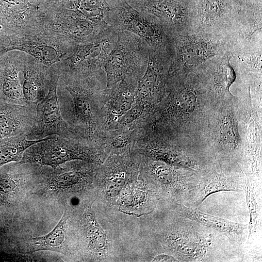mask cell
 <instances>
[{"instance_id":"1","label":"cell","mask_w":262,"mask_h":262,"mask_svg":"<svg viewBox=\"0 0 262 262\" xmlns=\"http://www.w3.org/2000/svg\"><path fill=\"white\" fill-rule=\"evenodd\" d=\"M216 104L202 77L192 72L168 77L164 95L156 107L152 125L175 143L205 153L203 141Z\"/></svg>"},{"instance_id":"2","label":"cell","mask_w":262,"mask_h":262,"mask_svg":"<svg viewBox=\"0 0 262 262\" xmlns=\"http://www.w3.org/2000/svg\"><path fill=\"white\" fill-rule=\"evenodd\" d=\"M61 77L57 93L63 119L81 141L103 147L102 97L107 85L104 71L84 78Z\"/></svg>"},{"instance_id":"3","label":"cell","mask_w":262,"mask_h":262,"mask_svg":"<svg viewBox=\"0 0 262 262\" xmlns=\"http://www.w3.org/2000/svg\"><path fill=\"white\" fill-rule=\"evenodd\" d=\"M203 147L213 162L240 164L244 146L238 96L216 105L204 136Z\"/></svg>"},{"instance_id":"4","label":"cell","mask_w":262,"mask_h":262,"mask_svg":"<svg viewBox=\"0 0 262 262\" xmlns=\"http://www.w3.org/2000/svg\"><path fill=\"white\" fill-rule=\"evenodd\" d=\"M106 0L109 9L103 20L108 25L135 34L153 50L174 56L172 36L156 17L136 10L125 0Z\"/></svg>"},{"instance_id":"5","label":"cell","mask_w":262,"mask_h":262,"mask_svg":"<svg viewBox=\"0 0 262 262\" xmlns=\"http://www.w3.org/2000/svg\"><path fill=\"white\" fill-rule=\"evenodd\" d=\"M108 156L102 147L90 146L77 139L52 135L28 148L20 161L16 163L56 168L74 161L101 164Z\"/></svg>"},{"instance_id":"6","label":"cell","mask_w":262,"mask_h":262,"mask_svg":"<svg viewBox=\"0 0 262 262\" xmlns=\"http://www.w3.org/2000/svg\"><path fill=\"white\" fill-rule=\"evenodd\" d=\"M174 55L168 77L181 78L229 49L226 37L202 33H174Z\"/></svg>"},{"instance_id":"7","label":"cell","mask_w":262,"mask_h":262,"mask_svg":"<svg viewBox=\"0 0 262 262\" xmlns=\"http://www.w3.org/2000/svg\"><path fill=\"white\" fill-rule=\"evenodd\" d=\"M134 131L132 150L143 157L197 172L209 163L204 155L175 143L156 130L152 124Z\"/></svg>"},{"instance_id":"8","label":"cell","mask_w":262,"mask_h":262,"mask_svg":"<svg viewBox=\"0 0 262 262\" xmlns=\"http://www.w3.org/2000/svg\"><path fill=\"white\" fill-rule=\"evenodd\" d=\"M150 48L141 38L126 31L118 32V38L103 66L106 88L126 79L139 81L148 62Z\"/></svg>"},{"instance_id":"9","label":"cell","mask_w":262,"mask_h":262,"mask_svg":"<svg viewBox=\"0 0 262 262\" xmlns=\"http://www.w3.org/2000/svg\"><path fill=\"white\" fill-rule=\"evenodd\" d=\"M249 0H191L192 33L213 34L227 38Z\"/></svg>"},{"instance_id":"10","label":"cell","mask_w":262,"mask_h":262,"mask_svg":"<svg viewBox=\"0 0 262 262\" xmlns=\"http://www.w3.org/2000/svg\"><path fill=\"white\" fill-rule=\"evenodd\" d=\"M185 221L169 239L170 246L181 261H214L213 255L224 235L186 217Z\"/></svg>"},{"instance_id":"11","label":"cell","mask_w":262,"mask_h":262,"mask_svg":"<svg viewBox=\"0 0 262 262\" xmlns=\"http://www.w3.org/2000/svg\"><path fill=\"white\" fill-rule=\"evenodd\" d=\"M118 32L109 25L95 39L78 48L62 75L77 78L93 76L103 70V66L115 46Z\"/></svg>"},{"instance_id":"12","label":"cell","mask_w":262,"mask_h":262,"mask_svg":"<svg viewBox=\"0 0 262 262\" xmlns=\"http://www.w3.org/2000/svg\"><path fill=\"white\" fill-rule=\"evenodd\" d=\"M243 172L238 164L212 162L198 172L191 196L197 207L209 196L220 191H242Z\"/></svg>"},{"instance_id":"13","label":"cell","mask_w":262,"mask_h":262,"mask_svg":"<svg viewBox=\"0 0 262 262\" xmlns=\"http://www.w3.org/2000/svg\"><path fill=\"white\" fill-rule=\"evenodd\" d=\"M59 78L57 72L51 71L48 93L36 105L35 121L31 130L26 135L28 140H41L49 136L59 135L81 141L70 130L62 116L57 93Z\"/></svg>"},{"instance_id":"14","label":"cell","mask_w":262,"mask_h":262,"mask_svg":"<svg viewBox=\"0 0 262 262\" xmlns=\"http://www.w3.org/2000/svg\"><path fill=\"white\" fill-rule=\"evenodd\" d=\"M173 58L150 49L146 70L137 84L134 102L155 112L164 95Z\"/></svg>"},{"instance_id":"15","label":"cell","mask_w":262,"mask_h":262,"mask_svg":"<svg viewBox=\"0 0 262 262\" xmlns=\"http://www.w3.org/2000/svg\"><path fill=\"white\" fill-rule=\"evenodd\" d=\"M136 10L156 17L171 34L192 33L191 0H126Z\"/></svg>"},{"instance_id":"16","label":"cell","mask_w":262,"mask_h":262,"mask_svg":"<svg viewBox=\"0 0 262 262\" xmlns=\"http://www.w3.org/2000/svg\"><path fill=\"white\" fill-rule=\"evenodd\" d=\"M234 54L262 50V0H250L228 35Z\"/></svg>"},{"instance_id":"17","label":"cell","mask_w":262,"mask_h":262,"mask_svg":"<svg viewBox=\"0 0 262 262\" xmlns=\"http://www.w3.org/2000/svg\"><path fill=\"white\" fill-rule=\"evenodd\" d=\"M234 53L228 49L224 53L207 61L195 72L204 81L216 105L235 98L230 88L237 80V72L231 61Z\"/></svg>"},{"instance_id":"18","label":"cell","mask_w":262,"mask_h":262,"mask_svg":"<svg viewBox=\"0 0 262 262\" xmlns=\"http://www.w3.org/2000/svg\"><path fill=\"white\" fill-rule=\"evenodd\" d=\"M145 162L144 172L181 201H188L198 172L141 156Z\"/></svg>"},{"instance_id":"19","label":"cell","mask_w":262,"mask_h":262,"mask_svg":"<svg viewBox=\"0 0 262 262\" xmlns=\"http://www.w3.org/2000/svg\"><path fill=\"white\" fill-rule=\"evenodd\" d=\"M138 81L124 80L111 88H106L102 97L105 131L116 129L120 117L132 105Z\"/></svg>"},{"instance_id":"20","label":"cell","mask_w":262,"mask_h":262,"mask_svg":"<svg viewBox=\"0 0 262 262\" xmlns=\"http://www.w3.org/2000/svg\"><path fill=\"white\" fill-rule=\"evenodd\" d=\"M36 106L0 102V140L26 135L33 126Z\"/></svg>"},{"instance_id":"21","label":"cell","mask_w":262,"mask_h":262,"mask_svg":"<svg viewBox=\"0 0 262 262\" xmlns=\"http://www.w3.org/2000/svg\"><path fill=\"white\" fill-rule=\"evenodd\" d=\"M178 212L183 216L198 222L226 236L233 244L241 245L244 241L247 224L234 222L204 213L197 207L177 205Z\"/></svg>"},{"instance_id":"22","label":"cell","mask_w":262,"mask_h":262,"mask_svg":"<svg viewBox=\"0 0 262 262\" xmlns=\"http://www.w3.org/2000/svg\"><path fill=\"white\" fill-rule=\"evenodd\" d=\"M0 102L29 104L25 99L18 76V70L7 57L0 56Z\"/></svg>"},{"instance_id":"23","label":"cell","mask_w":262,"mask_h":262,"mask_svg":"<svg viewBox=\"0 0 262 262\" xmlns=\"http://www.w3.org/2000/svg\"><path fill=\"white\" fill-rule=\"evenodd\" d=\"M243 189L245 193L250 221L248 225L247 244H251L254 241L258 228L261 225L260 199L261 184L243 173Z\"/></svg>"},{"instance_id":"24","label":"cell","mask_w":262,"mask_h":262,"mask_svg":"<svg viewBox=\"0 0 262 262\" xmlns=\"http://www.w3.org/2000/svg\"><path fill=\"white\" fill-rule=\"evenodd\" d=\"M22 87L24 97L31 104L36 105L48 93L51 80V72L28 69L25 70Z\"/></svg>"},{"instance_id":"25","label":"cell","mask_w":262,"mask_h":262,"mask_svg":"<svg viewBox=\"0 0 262 262\" xmlns=\"http://www.w3.org/2000/svg\"><path fill=\"white\" fill-rule=\"evenodd\" d=\"M67 218L65 211L56 226L49 233L31 238L29 243V251L34 252L49 250L61 252L64 245L65 228Z\"/></svg>"},{"instance_id":"26","label":"cell","mask_w":262,"mask_h":262,"mask_svg":"<svg viewBox=\"0 0 262 262\" xmlns=\"http://www.w3.org/2000/svg\"><path fill=\"white\" fill-rule=\"evenodd\" d=\"M134 140V130L116 128L105 132L102 147L108 155L122 154L132 150Z\"/></svg>"},{"instance_id":"27","label":"cell","mask_w":262,"mask_h":262,"mask_svg":"<svg viewBox=\"0 0 262 262\" xmlns=\"http://www.w3.org/2000/svg\"><path fill=\"white\" fill-rule=\"evenodd\" d=\"M45 139L29 140L26 138V135H22L0 140V167L8 163L20 161L28 148Z\"/></svg>"},{"instance_id":"28","label":"cell","mask_w":262,"mask_h":262,"mask_svg":"<svg viewBox=\"0 0 262 262\" xmlns=\"http://www.w3.org/2000/svg\"><path fill=\"white\" fill-rule=\"evenodd\" d=\"M237 75L262 77V50L234 54Z\"/></svg>"},{"instance_id":"29","label":"cell","mask_w":262,"mask_h":262,"mask_svg":"<svg viewBox=\"0 0 262 262\" xmlns=\"http://www.w3.org/2000/svg\"><path fill=\"white\" fill-rule=\"evenodd\" d=\"M86 218L92 244L96 247L103 248L106 243L104 232L98 226L91 210H88L86 213Z\"/></svg>"},{"instance_id":"30","label":"cell","mask_w":262,"mask_h":262,"mask_svg":"<svg viewBox=\"0 0 262 262\" xmlns=\"http://www.w3.org/2000/svg\"><path fill=\"white\" fill-rule=\"evenodd\" d=\"M153 262H180L178 259L175 257L165 254H161L157 255L153 259Z\"/></svg>"},{"instance_id":"31","label":"cell","mask_w":262,"mask_h":262,"mask_svg":"<svg viewBox=\"0 0 262 262\" xmlns=\"http://www.w3.org/2000/svg\"></svg>"},{"instance_id":"32","label":"cell","mask_w":262,"mask_h":262,"mask_svg":"<svg viewBox=\"0 0 262 262\" xmlns=\"http://www.w3.org/2000/svg\"></svg>"}]
</instances>
